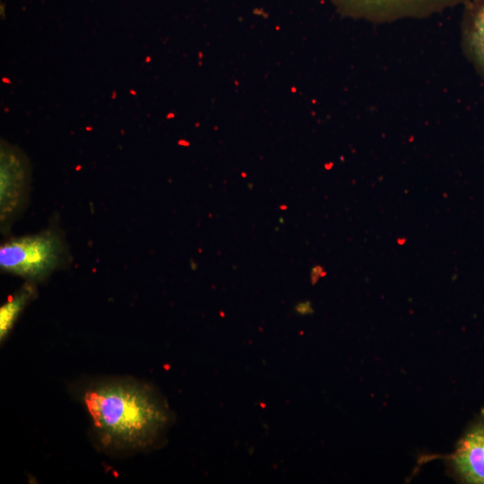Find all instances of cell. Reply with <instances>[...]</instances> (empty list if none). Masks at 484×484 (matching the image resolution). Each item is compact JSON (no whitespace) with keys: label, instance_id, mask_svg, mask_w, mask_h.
Listing matches in <instances>:
<instances>
[{"label":"cell","instance_id":"obj_1","mask_svg":"<svg viewBox=\"0 0 484 484\" xmlns=\"http://www.w3.org/2000/svg\"><path fill=\"white\" fill-rule=\"evenodd\" d=\"M86 408L102 440L117 448H142L164 429L169 414L151 391L132 381L96 385L84 395Z\"/></svg>","mask_w":484,"mask_h":484},{"label":"cell","instance_id":"obj_2","mask_svg":"<svg viewBox=\"0 0 484 484\" xmlns=\"http://www.w3.org/2000/svg\"><path fill=\"white\" fill-rule=\"evenodd\" d=\"M68 258L66 242L59 230L54 228L10 238L0 246L2 272L32 282L48 277L67 264Z\"/></svg>","mask_w":484,"mask_h":484},{"label":"cell","instance_id":"obj_3","mask_svg":"<svg viewBox=\"0 0 484 484\" xmlns=\"http://www.w3.org/2000/svg\"><path fill=\"white\" fill-rule=\"evenodd\" d=\"M343 15L372 22L425 18L468 0H330Z\"/></svg>","mask_w":484,"mask_h":484},{"label":"cell","instance_id":"obj_4","mask_svg":"<svg viewBox=\"0 0 484 484\" xmlns=\"http://www.w3.org/2000/svg\"><path fill=\"white\" fill-rule=\"evenodd\" d=\"M24 165L17 156L2 151L0 174V220L6 231L24 208L29 194Z\"/></svg>","mask_w":484,"mask_h":484},{"label":"cell","instance_id":"obj_5","mask_svg":"<svg viewBox=\"0 0 484 484\" xmlns=\"http://www.w3.org/2000/svg\"><path fill=\"white\" fill-rule=\"evenodd\" d=\"M450 459L462 480L484 484V424L473 427L465 434Z\"/></svg>","mask_w":484,"mask_h":484},{"label":"cell","instance_id":"obj_6","mask_svg":"<svg viewBox=\"0 0 484 484\" xmlns=\"http://www.w3.org/2000/svg\"><path fill=\"white\" fill-rule=\"evenodd\" d=\"M462 46L468 60L484 79V0H468L464 4Z\"/></svg>","mask_w":484,"mask_h":484},{"label":"cell","instance_id":"obj_7","mask_svg":"<svg viewBox=\"0 0 484 484\" xmlns=\"http://www.w3.org/2000/svg\"><path fill=\"white\" fill-rule=\"evenodd\" d=\"M36 288L28 281L0 307V339L3 341L13 328L19 316L35 298Z\"/></svg>","mask_w":484,"mask_h":484},{"label":"cell","instance_id":"obj_8","mask_svg":"<svg viewBox=\"0 0 484 484\" xmlns=\"http://www.w3.org/2000/svg\"><path fill=\"white\" fill-rule=\"evenodd\" d=\"M295 310L299 315H307L312 312L310 303L308 301L298 304Z\"/></svg>","mask_w":484,"mask_h":484},{"label":"cell","instance_id":"obj_9","mask_svg":"<svg viewBox=\"0 0 484 484\" xmlns=\"http://www.w3.org/2000/svg\"><path fill=\"white\" fill-rule=\"evenodd\" d=\"M324 272V271L323 267L320 266V265H315L312 269V271H311V280H312L313 284H315L322 275L325 274V273L322 274V272Z\"/></svg>","mask_w":484,"mask_h":484},{"label":"cell","instance_id":"obj_10","mask_svg":"<svg viewBox=\"0 0 484 484\" xmlns=\"http://www.w3.org/2000/svg\"><path fill=\"white\" fill-rule=\"evenodd\" d=\"M282 207H281V209H286V205H281Z\"/></svg>","mask_w":484,"mask_h":484}]
</instances>
